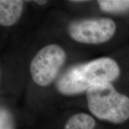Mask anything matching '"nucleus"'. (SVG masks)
Wrapping results in <instances>:
<instances>
[{
    "instance_id": "obj_6",
    "label": "nucleus",
    "mask_w": 129,
    "mask_h": 129,
    "mask_svg": "<svg viewBox=\"0 0 129 129\" xmlns=\"http://www.w3.org/2000/svg\"><path fill=\"white\" fill-rule=\"evenodd\" d=\"M95 120L85 113H78L70 116L64 124V129H94Z\"/></svg>"
},
{
    "instance_id": "obj_8",
    "label": "nucleus",
    "mask_w": 129,
    "mask_h": 129,
    "mask_svg": "<svg viewBox=\"0 0 129 129\" xmlns=\"http://www.w3.org/2000/svg\"><path fill=\"white\" fill-rule=\"evenodd\" d=\"M0 129H14V122L11 113L2 107L0 111Z\"/></svg>"
},
{
    "instance_id": "obj_5",
    "label": "nucleus",
    "mask_w": 129,
    "mask_h": 129,
    "mask_svg": "<svg viewBox=\"0 0 129 129\" xmlns=\"http://www.w3.org/2000/svg\"><path fill=\"white\" fill-rule=\"evenodd\" d=\"M24 2L20 0L0 1V24L4 27L12 26L20 18Z\"/></svg>"
},
{
    "instance_id": "obj_3",
    "label": "nucleus",
    "mask_w": 129,
    "mask_h": 129,
    "mask_svg": "<svg viewBox=\"0 0 129 129\" xmlns=\"http://www.w3.org/2000/svg\"><path fill=\"white\" fill-rule=\"evenodd\" d=\"M66 59L65 51L58 45L50 44L42 47L30 62L29 70L33 81L41 87L50 85Z\"/></svg>"
},
{
    "instance_id": "obj_4",
    "label": "nucleus",
    "mask_w": 129,
    "mask_h": 129,
    "mask_svg": "<svg viewBox=\"0 0 129 129\" xmlns=\"http://www.w3.org/2000/svg\"><path fill=\"white\" fill-rule=\"evenodd\" d=\"M68 30L75 41L87 45H99L113 37L116 24L112 19L106 17L85 19L72 22Z\"/></svg>"
},
{
    "instance_id": "obj_9",
    "label": "nucleus",
    "mask_w": 129,
    "mask_h": 129,
    "mask_svg": "<svg viewBox=\"0 0 129 129\" xmlns=\"http://www.w3.org/2000/svg\"><path fill=\"white\" fill-rule=\"evenodd\" d=\"M35 2H36V3L38 4V5H45L47 2V1H35Z\"/></svg>"
},
{
    "instance_id": "obj_7",
    "label": "nucleus",
    "mask_w": 129,
    "mask_h": 129,
    "mask_svg": "<svg viewBox=\"0 0 129 129\" xmlns=\"http://www.w3.org/2000/svg\"><path fill=\"white\" fill-rule=\"evenodd\" d=\"M98 4L102 11L111 13H120L129 10V0H101Z\"/></svg>"
},
{
    "instance_id": "obj_1",
    "label": "nucleus",
    "mask_w": 129,
    "mask_h": 129,
    "mask_svg": "<svg viewBox=\"0 0 129 129\" xmlns=\"http://www.w3.org/2000/svg\"><path fill=\"white\" fill-rule=\"evenodd\" d=\"M117 62L101 57L75 65L64 73L57 83V90L64 95H74L88 90L98 84L111 83L120 75Z\"/></svg>"
},
{
    "instance_id": "obj_2",
    "label": "nucleus",
    "mask_w": 129,
    "mask_h": 129,
    "mask_svg": "<svg viewBox=\"0 0 129 129\" xmlns=\"http://www.w3.org/2000/svg\"><path fill=\"white\" fill-rule=\"evenodd\" d=\"M89 111L97 118L120 124L129 119V98L111 83L94 85L86 92Z\"/></svg>"
}]
</instances>
